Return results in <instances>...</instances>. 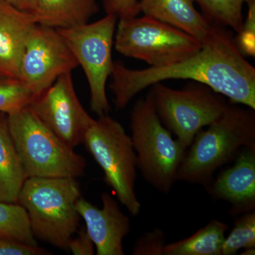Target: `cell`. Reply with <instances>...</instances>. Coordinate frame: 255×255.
<instances>
[{
    "mask_svg": "<svg viewBox=\"0 0 255 255\" xmlns=\"http://www.w3.org/2000/svg\"><path fill=\"white\" fill-rule=\"evenodd\" d=\"M110 87L116 108H125L139 92L154 84L184 79L204 84L236 105L255 110V68L223 26L214 24L201 48L187 59L162 68L133 70L114 62Z\"/></svg>",
    "mask_w": 255,
    "mask_h": 255,
    "instance_id": "cell-1",
    "label": "cell"
},
{
    "mask_svg": "<svg viewBox=\"0 0 255 255\" xmlns=\"http://www.w3.org/2000/svg\"><path fill=\"white\" fill-rule=\"evenodd\" d=\"M248 147H255V110L228 105L206 130L196 134L179 166L177 179L206 187L218 169Z\"/></svg>",
    "mask_w": 255,
    "mask_h": 255,
    "instance_id": "cell-2",
    "label": "cell"
},
{
    "mask_svg": "<svg viewBox=\"0 0 255 255\" xmlns=\"http://www.w3.org/2000/svg\"><path fill=\"white\" fill-rule=\"evenodd\" d=\"M80 196L75 178L28 177L16 203L26 211L36 239L68 251L69 242L80 228L75 205Z\"/></svg>",
    "mask_w": 255,
    "mask_h": 255,
    "instance_id": "cell-3",
    "label": "cell"
},
{
    "mask_svg": "<svg viewBox=\"0 0 255 255\" xmlns=\"http://www.w3.org/2000/svg\"><path fill=\"white\" fill-rule=\"evenodd\" d=\"M130 118L137 168L151 186L169 194L177 181L178 169L187 149L174 140L159 120L150 91L137 101Z\"/></svg>",
    "mask_w": 255,
    "mask_h": 255,
    "instance_id": "cell-4",
    "label": "cell"
},
{
    "mask_svg": "<svg viewBox=\"0 0 255 255\" xmlns=\"http://www.w3.org/2000/svg\"><path fill=\"white\" fill-rule=\"evenodd\" d=\"M11 135L26 177H82L86 160L50 130L29 106L9 114Z\"/></svg>",
    "mask_w": 255,
    "mask_h": 255,
    "instance_id": "cell-5",
    "label": "cell"
},
{
    "mask_svg": "<svg viewBox=\"0 0 255 255\" xmlns=\"http://www.w3.org/2000/svg\"><path fill=\"white\" fill-rule=\"evenodd\" d=\"M82 144L103 171L104 181L132 216L140 214L141 204L135 193L136 154L131 138L110 116L93 119Z\"/></svg>",
    "mask_w": 255,
    "mask_h": 255,
    "instance_id": "cell-6",
    "label": "cell"
},
{
    "mask_svg": "<svg viewBox=\"0 0 255 255\" xmlns=\"http://www.w3.org/2000/svg\"><path fill=\"white\" fill-rule=\"evenodd\" d=\"M202 43L178 28L148 16L120 18L115 36L121 54L152 68L174 65L195 54Z\"/></svg>",
    "mask_w": 255,
    "mask_h": 255,
    "instance_id": "cell-7",
    "label": "cell"
},
{
    "mask_svg": "<svg viewBox=\"0 0 255 255\" xmlns=\"http://www.w3.org/2000/svg\"><path fill=\"white\" fill-rule=\"evenodd\" d=\"M151 87L159 120L186 149L198 132L219 118L229 105L223 95L197 82L182 90H174L161 82Z\"/></svg>",
    "mask_w": 255,
    "mask_h": 255,
    "instance_id": "cell-8",
    "label": "cell"
},
{
    "mask_svg": "<svg viewBox=\"0 0 255 255\" xmlns=\"http://www.w3.org/2000/svg\"><path fill=\"white\" fill-rule=\"evenodd\" d=\"M117 18L107 14L94 23L57 28L85 72L91 96L90 108L98 117L108 115L111 111L106 85L113 71L112 46Z\"/></svg>",
    "mask_w": 255,
    "mask_h": 255,
    "instance_id": "cell-9",
    "label": "cell"
},
{
    "mask_svg": "<svg viewBox=\"0 0 255 255\" xmlns=\"http://www.w3.org/2000/svg\"><path fill=\"white\" fill-rule=\"evenodd\" d=\"M79 64L57 28L36 23L28 35L18 79L35 98Z\"/></svg>",
    "mask_w": 255,
    "mask_h": 255,
    "instance_id": "cell-10",
    "label": "cell"
},
{
    "mask_svg": "<svg viewBox=\"0 0 255 255\" xmlns=\"http://www.w3.org/2000/svg\"><path fill=\"white\" fill-rule=\"evenodd\" d=\"M38 119L62 141L75 149L83 142L92 119L82 107L71 73L64 74L29 105Z\"/></svg>",
    "mask_w": 255,
    "mask_h": 255,
    "instance_id": "cell-11",
    "label": "cell"
},
{
    "mask_svg": "<svg viewBox=\"0 0 255 255\" xmlns=\"http://www.w3.org/2000/svg\"><path fill=\"white\" fill-rule=\"evenodd\" d=\"M102 207L97 208L80 196L76 209L86 224L97 255H124L123 241L130 231L129 218L108 193L102 194Z\"/></svg>",
    "mask_w": 255,
    "mask_h": 255,
    "instance_id": "cell-12",
    "label": "cell"
},
{
    "mask_svg": "<svg viewBox=\"0 0 255 255\" xmlns=\"http://www.w3.org/2000/svg\"><path fill=\"white\" fill-rule=\"evenodd\" d=\"M234 161L205 189L214 199L229 203L230 214L236 216L255 209V147H245Z\"/></svg>",
    "mask_w": 255,
    "mask_h": 255,
    "instance_id": "cell-13",
    "label": "cell"
},
{
    "mask_svg": "<svg viewBox=\"0 0 255 255\" xmlns=\"http://www.w3.org/2000/svg\"><path fill=\"white\" fill-rule=\"evenodd\" d=\"M36 23L32 13L0 0V75L18 78L28 35Z\"/></svg>",
    "mask_w": 255,
    "mask_h": 255,
    "instance_id": "cell-14",
    "label": "cell"
},
{
    "mask_svg": "<svg viewBox=\"0 0 255 255\" xmlns=\"http://www.w3.org/2000/svg\"><path fill=\"white\" fill-rule=\"evenodd\" d=\"M138 9L145 16L185 32L201 43L214 26V23L196 9L194 0H140Z\"/></svg>",
    "mask_w": 255,
    "mask_h": 255,
    "instance_id": "cell-15",
    "label": "cell"
},
{
    "mask_svg": "<svg viewBox=\"0 0 255 255\" xmlns=\"http://www.w3.org/2000/svg\"><path fill=\"white\" fill-rule=\"evenodd\" d=\"M27 179L10 130L7 114L0 112V201L16 203Z\"/></svg>",
    "mask_w": 255,
    "mask_h": 255,
    "instance_id": "cell-16",
    "label": "cell"
},
{
    "mask_svg": "<svg viewBox=\"0 0 255 255\" xmlns=\"http://www.w3.org/2000/svg\"><path fill=\"white\" fill-rule=\"evenodd\" d=\"M99 11L96 0H37L36 23L55 28L88 23Z\"/></svg>",
    "mask_w": 255,
    "mask_h": 255,
    "instance_id": "cell-17",
    "label": "cell"
},
{
    "mask_svg": "<svg viewBox=\"0 0 255 255\" xmlns=\"http://www.w3.org/2000/svg\"><path fill=\"white\" fill-rule=\"evenodd\" d=\"M228 229L226 223L211 220L190 237L165 245L164 255H221Z\"/></svg>",
    "mask_w": 255,
    "mask_h": 255,
    "instance_id": "cell-18",
    "label": "cell"
},
{
    "mask_svg": "<svg viewBox=\"0 0 255 255\" xmlns=\"http://www.w3.org/2000/svg\"><path fill=\"white\" fill-rule=\"evenodd\" d=\"M0 238L38 246L26 211L18 203L0 201Z\"/></svg>",
    "mask_w": 255,
    "mask_h": 255,
    "instance_id": "cell-19",
    "label": "cell"
},
{
    "mask_svg": "<svg viewBox=\"0 0 255 255\" xmlns=\"http://www.w3.org/2000/svg\"><path fill=\"white\" fill-rule=\"evenodd\" d=\"M204 16L214 24L227 26L236 32L243 24V9L250 0H196Z\"/></svg>",
    "mask_w": 255,
    "mask_h": 255,
    "instance_id": "cell-20",
    "label": "cell"
},
{
    "mask_svg": "<svg viewBox=\"0 0 255 255\" xmlns=\"http://www.w3.org/2000/svg\"><path fill=\"white\" fill-rule=\"evenodd\" d=\"M35 97L18 78L0 75V112L9 115L28 107Z\"/></svg>",
    "mask_w": 255,
    "mask_h": 255,
    "instance_id": "cell-21",
    "label": "cell"
},
{
    "mask_svg": "<svg viewBox=\"0 0 255 255\" xmlns=\"http://www.w3.org/2000/svg\"><path fill=\"white\" fill-rule=\"evenodd\" d=\"M255 248V212L240 215L234 227L227 238H225L221 255L237 254L241 249Z\"/></svg>",
    "mask_w": 255,
    "mask_h": 255,
    "instance_id": "cell-22",
    "label": "cell"
},
{
    "mask_svg": "<svg viewBox=\"0 0 255 255\" xmlns=\"http://www.w3.org/2000/svg\"><path fill=\"white\" fill-rule=\"evenodd\" d=\"M248 14L243 27L235 38L238 49L242 54L255 56V0L248 1Z\"/></svg>",
    "mask_w": 255,
    "mask_h": 255,
    "instance_id": "cell-23",
    "label": "cell"
},
{
    "mask_svg": "<svg viewBox=\"0 0 255 255\" xmlns=\"http://www.w3.org/2000/svg\"><path fill=\"white\" fill-rule=\"evenodd\" d=\"M165 234L163 230L156 228L138 238L132 248L133 255H164Z\"/></svg>",
    "mask_w": 255,
    "mask_h": 255,
    "instance_id": "cell-24",
    "label": "cell"
},
{
    "mask_svg": "<svg viewBox=\"0 0 255 255\" xmlns=\"http://www.w3.org/2000/svg\"><path fill=\"white\" fill-rule=\"evenodd\" d=\"M52 253L38 246L0 238V255H50Z\"/></svg>",
    "mask_w": 255,
    "mask_h": 255,
    "instance_id": "cell-25",
    "label": "cell"
},
{
    "mask_svg": "<svg viewBox=\"0 0 255 255\" xmlns=\"http://www.w3.org/2000/svg\"><path fill=\"white\" fill-rule=\"evenodd\" d=\"M68 251L74 255H95V244L87 233L86 228H79L68 244Z\"/></svg>",
    "mask_w": 255,
    "mask_h": 255,
    "instance_id": "cell-26",
    "label": "cell"
},
{
    "mask_svg": "<svg viewBox=\"0 0 255 255\" xmlns=\"http://www.w3.org/2000/svg\"><path fill=\"white\" fill-rule=\"evenodd\" d=\"M106 9L119 16L135 14L138 10L137 0H104Z\"/></svg>",
    "mask_w": 255,
    "mask_h": 255,
    "instance_id": "cell-27",
    "label": "cell"
},
{
    "mask_svg": "<svg viewBox=\"0 0 255 255\" xmlns=\"http://www.w3.org/2000/svg\"><path fill=\"white\" fill-rule=\"evenodd\" d=\"M15 7L27 12L33 13L37 7V0H6Z\"/></svg>",
    "mask_w": 255,
    "mask_h": 255,
    "instance_id": "cell-28",
    "label": "cell"
},
{
    "mask_svg": "<svg viewBox=\"0 0 255 255\" xmlns=\"http://www.w3.org/2000/svg\"><path fill=\"white\" fill-rule=\"evenodd\" d=\"M242 255H255V248H249V249L245 250L241 254Z\"/></svg>",
    "mask_w": 255,
    "mask_h": 255,
    "instance_id": "cell-29",
    "label": "cell"
}]
</instances>
